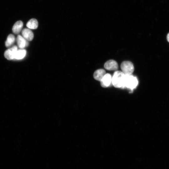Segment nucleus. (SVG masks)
Segmentation results:
<instances>
[{"label": "nucleus", "mask_w": 169, "mask_h": 169, "mask_svg": "<svg viewBox=\"0 0 169 169\" xmlns=\"http://www.w3.org/2000/svg\"><path fill=\"white\" fill-rule=\"evenodd\" d=\"M125 74L122 71H115L112 78V83L116 88H124V83Z\"/></svg>", "instance_id": "obj_1"}, {"label": "nucleus", "mask_w": 169, "mask_h": 169, "mask_svg": "<svg viewBox=\"0 0 169 169\" xmlns=\"http://www.w3.org/2000/svg\"><path fill=\"white\" fill-rule=\"evenodd\" d=\"M138 84V81L136 77L132 74L125 75L124 88H127L132 90L137 86Z\"/></svg>", "instance_id": "obj_2"}, {"label": "nucleus", "mask_w": 169, "mask_h": 169, "mask_svg": "<svg viewBox=\"0 0 169 169\" xmlns=\"http://www.w3.org/2000/svg\"><path fill=\"white\" fill-rule=\"evenodd\" d=\"M120 68L125 75L132 74L134 70L133 64L129 61H123L121 64Z\"/></svg>", "instance_id": "obj_3"}, {"label": "nucleus", "mask_w": 169, "mask_h": 169, "mask_svg": "<svg viewBox=\"0 0 169 169\" xmlns=\"http://www.w3.org/2000/svg\"><path fill=\"white\" fill-rule=\"evenodd\" d=\"M18 49V47L17 46H13L5 51L4 53V57L8 60L13 59L14 58L16 53Z\"/></svg>", "instance_id": "obj_4"}, {"label": "nucleus", "mask_w": 169, "mask_h": 169, "mask_svg": "<svg viewBox=\"0 0 169 169\" xmlns=\"http://www.w3.org/2000/svg\"><path fill=\"white\" fill-rule=\"evenodd\" d=\"M104 67L105 69L109 70L116 71L118 68L117 62L113 59L107 61L105 63Z\"/></svg>", "instance_id": "obj_5"}, {"label": "nucleus", "mask_w": 169, "mask_h": 169, "mask_svg": "<svg viewBox=\"0 0 169 169\" xmlns=\"http://www.w3.org/2000/svg\"><path fill=\"white\" fill-rule=\"evenodd\" d=\"M101 86L104 88L108 87L112 83L111 75L109 73L106 74L100 81Z\"/></svg>", "instance_id": "obj_6"}, {"label": "nucleus", "mask_w": 169, "mask_h": 169, "mask_svg": "<svg viewBox=\"0 0 169 169\" xmlns=\"http://www.w3.org/2000/svg\"><path fill=\"white\" fill-rule=\"evenodd\" d=\"M16 41L18 47L20 49H23L28 46L29 43L22 36L18 35L17 36Z\"/></svg>", "instance_id": "obj_7"}, {"label": "nucleus", "mask_w": 169, "mask_h": 169, "mask_svg": "<svg viewBox=\"0 0 169 169\" xmlns=\"http://www.w3.org/2000/svg\"><path fill=\"white\" fill-rule=\"evenodd\" d=\"M22 36L28 41L32 40L33 38V33L29 28L23 29L22 31Z\"/></svg>", "instance_id": "obj_8"}, {"label": "nucleus", "mask_w": 169, "mask_h": 169, "mask_svg": "<svg viewBox=\"0 0 169 169\" xmlns=\"http://www.w3.org/2000/svg\"><path fill=\"white\" fill-rule=\"evenodd\" d=\"M105 74L106 72L104 69H99L95 71L93 74V77L95 79L100 81Z\"/></svg>", "instance_id": "obj_9"}, {"label": "nucleus", "mask_w": 169, "mask_h": 169, "mask_svg": "<svg viewBox=\"0 0 169 169\" xmlns=\"http://www.w3.org/2000/svg\"><path fill=\"white\" fill-rule=\"evenodd\" d=\"M23 26V23L22 21H17L14 23L13 27V32L14 34H19L22 30Z\"/></svg>", "instance_id": "obj_10"}, {"label": "nucleus", "mask_w": 169, "mask_h": 169, "mask_svg": "<svg viewBox=\"0 0 169 169\" xmlns=\"http://www.w3.org/2000/svg\"><path fill=\"white\" fill-rule=\"evenodd\" d=\"M38 22L35 18L30 19L26 24L27 27L30 29H36L38 28Z\"/></svg>", "instance_id": "obj_11"}, {"label": "nucleus", "mask_w": 169, "mask_h": 169, "mask_svg": "<svg viewBox=\"0 0 169 169\" xmlns=\"http://www.w3.org/2000/svg\"><path fill=\"white\" fill-rule=\"evenodd\" d=\"M26 53V51L25 49H18L16 53L14 58L17 59H22L25 57Z\"/></svg>", "instance_id": "obj_12"}, {"label": "nucleus", "mask_w": 169, "mask_h": 169, "mask_svg": "<svg viewBox=\"0 0 169 169\" xmlns=\"http://www.w3.org/2000/svg\"><path fill=\"white\" fill-rule=\"evenodd\" d=\"M15 38L14 36L12 34L8 35L5 42V46L7 47H9L12 46L14 43Z\"/></svg>", "instance_id": "obj_13"}, {"label": "nucleus", "mask_w": 169, "mask_h": 169, "mask_svg": "<svg viewBox=\"0 0 169 169\" xmlns=\"http://www.w3.org/2000/svg\"><path fill=\"white\" fill-rule=\"evenodd\" d=\"M167 41L169 42V33H168L167 36Z\"/></svg>", "instance_id": "obj_14"}]
</instances>
